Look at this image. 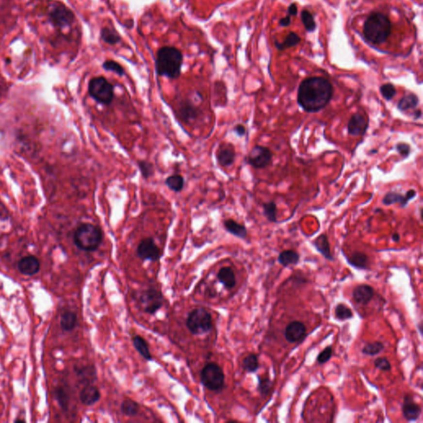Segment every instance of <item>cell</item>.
<instances>
[{"mask_svg":"<svg viewBox=\"0 0 423 423\" xmlns=\"http://www.w3.org/2000/svg\"><path fill=\"white\" fill-rule=\"evenodd\" d=\"M334 89L331 82L323 77H310L301 82L297 103L304 112L315 114L325 109L331 102Z\"/></svg>","mask_w":423,"mask_h":423,"instance_id":"1","label":"cell"},{"mask_svg":"<svg viewBox=\"0 0 423 423\" xmlns=\"http://www.w3.org/2000/svg\"><path fill=\"white\" fill-rule=\"evenodd\" d=\"M183 55L180 50L173 47H163L157 51L156 72L160 76L176 80L180 76Z\"/></svg>","mask_w":423,"mask_h":423,"instance_id":"2","label":"cell"},{"mask_svg":"<svg viewBox=\"0 0 423 423\" xmlns=\"http://www.w3.org/2000/svg\"><path fill=\"white\" fill-rule=\"evenodd\" d=\"M392 31L390 18L380 13L370 14L364 23V36L368 42L381 45L387 41Z\"/></svg>","mask_w":423,"mask_h":423,"instance_id":"3","label":"cell"},{"mask_svg":"<svg viewBox=\"0 0 423 423\" xmlns=\"http://www.w3.org/2000/svg\"><path fill=\"white\" fill-rule=\"evenodd\" d=\"M103 233L100 227L92 223H81L74 233V243L84 251H95L103 242Z\"/></svg>","mask_w":423,"mask_h":423,"instance_id":"4","label":"cell"},{"mask_svg":"<svg viewBox=\"0 0 423 423\" xmlns=\"http://www.w3.org/2000/svg\"><path fill=\"white\" fill-rule=\"evenodd\" d=\"M88 92L89 96L101 105H111L114 98V86L103 76L90 80Z\"/></svg>","mask_w":423,"mask_h":423,"instance_id":"5","label":"cell"},{"mask_svg":"<svg viewBox=\"0 0 423 423\" xmlns=\"http://www.w3.org/2000/svg\"><path fill=\"white\" fill-rule=\"evenodd\" d=\"M186 326L192 334L207 333L212 328L211 314L206 309L202 308L194 309L187 317Z\"/></svg>","mask_w":423,"mask_h":423,"instance_id":"6","label":"cell"},{"mask_svg":"<svg viewBox=\"0 0 423 423\" xmlns=\"http://www.w3.org/2000/svg\"><path fill=\"white\" fill-rule=\"evenodd\" d=\"M201 383L210 391L219 392L225 383L223 369L216 363H209L201 371Z\"/></svg>","mask_w":423,"mask_h":423,"instance_id":"7","label":"cell"},{"mask_svg":"<svg viewBox=\"0 0 423 423\" xmlns=\"http://www.w3.org/2000/svg\"><path fill=\"white\" fill-rule=\"evenodd\" d=\"M245 162L255 169L261 170L272 164L273 153L270 148L264 146L256 145L248 153Z\"/></svg>","mask_w":423,"mask_h":423,"instance_id":"8","label":"cell"},{"mask_svg":"<svg viewBox=\"0 0 423 423\" xmlns=\"http://www.w3.org/2000/svg\"><path fill=\"white\" fill-rule=\"evenodd\" d=\"M48 16L53 25L60 28L70 26L75 19L74 13L61 3H54L50 6Z\"/></svg>","mask_w":423,"mask_h":423,"instance_id":"9","label":"cell"},{"mask_svg":"<svg viewBox=\"0 0 423 423\" xmlns=\"http://www.w3.org/2000/svg\"><path fill=\"white\" fill-rule=\"evenodd\" d=\"M140 303L146 313L153 315L163 306V295L162 292L155 288H150L142 293Z\"/></svg>","mask_w":423,"mask_h":423,"instance_id":"10","label":"cell"},{"mask_svg":"<svg viewBox=\"0 0 423 423\" xmlns=\"http://www.w3.org/2000/svg\"><path fill=\"white\" fill-rule=\"evenodd\" d=\"M137 255L142 260L157 261L162 257V251L152 237H146L137 245Z\"/></svg>","mask_w":423,"mask_h":423,"instance_id":"11","label":"cell"},{"mask_svg":"<svg viewBox=\"0 0 423 423\" xmlns=\"http://www.w3.org/2000/svg\"><path fill=\"white\" fill-rule=\"evenodd\" d=\"M217 163L222 167H230L236 161V149L229 142H223L216 151Z\"/></svg>","mask_w":423,"mask_h":423,"instance_id":"12","label":"cell"},{"mask_svg":"<svg viewBox=\"0 0 423 423\" xmlns=\"http://www.w3.org/2000/svg\"><path fill=\"white\" fill-rule=\"evenodd\" d=\"M416 196H417V192L414 190H408L405 195L396 191H390L387 194H385L384 198L382 199V203L385 206H390L392 204L398 203L400 208L404 209L405 207L407 206L410 201L413 199Z\"/></svg>","mask_w":423,"mask_h":423,"instance_id":"13","label":"cell"},{"mask_svg":"<svg viewBox=\"0 0 423 423\" xmlns=\"http://www.w3.org/2000/svg\"><path fill=\"white\" fill-rule=\"evenodd\" d=\"M200 114V109L198 106L195 105L190 99H184L179 103L177 115L184 123H190L197 119Z\"/></svg>","mask_w":423,"mask_h":423,"instance_id":"14","label":"cell"},{"mask_svg":"<svg viewBox=\"0 0 423 423\" xmlns=\"http://www.w3.org/2000/svg\"><path fill=\"white\" fill-rule=\"evenodd\" d=\"M369 122L365 116L359 113H355L349 119L347 131L350 136L359 137L364 136L367 131Z\"/></svg>","mask_w":423,"mask_h":423,"instance_id":"15","label":"cell"},{"mask_svg":"<svg viewBox=\"0 0 423 423\" xmlns=\"http://www.w3.org/2000/svg\"><path fill=\"white\" fill-rule=\"evenodd\" d=\"M306 331L307 327L304 323L299 321H293L284 330V337L288 342L295 343L304 338Z\"/></svg>","mask_w":423,"mask_h":423,"instance_id":"16","label":"cell"},{"mask_svg":"<svg viewBox=\"0 0 423 423\" xmlns=\"http://www.w3.org/2000/svg\"><path fill=\"white\" fill-rule=\"evenodd\" d=\"M402 412L404 418L407 422H414L420 417L422 408L418 404L415 403L412 396L407 394L404 397V403L402 405Z\"/></svg>","mask_w":423,"mask_h":423,"instance_id":"17","label":"cell"},{"mask_svg":"<svg viewBox=\"0 0 423 423\" xmlns=\"http://www.w3.org/2000/svg\"><path fill=\"white\" fill-rule=\"evenodd\" d=\"M17 268L25 276H34L39 272L40 262L36 256H25L18 261Z\"/></svg>","mask_w":423,"mask_h":423,"instance_id":"18","label":"cell"},{"mask_svg":"<svg viewBox=\"0 0 423 423\" xmlns=\"http://www.w3.org/2000/svg\"><path fill=\"white\" fill-rule=\"evenodd\" d=\"M352 295L357 304L367 305L374 295V290L368 284H359L354 289Z\"/></svg>","mask_w":423,"mask_h":423,"instance_id":"19","label":"cell"},{"mask_svg":"<svg viewBox=\"0 0 423 423\" xmlns=\"http://www.w3.org/2000/svg\"><path fill=\"white\" fill-rule=\"evenodd\" d=\"M101 398L100 391L97 387L88 384L81 390L80 398L82 404L86 406H92L99 401Z\"/></svg>","mask_w":423,"mask_h":423,"instance_id":"20","label":"cell"},{"mask_svg":"<svg viewBox=\"0 0 423 423\" xmlns=\"http://www.w3.org/2000/svg\"><path fill=\"white\" fill-rule=\"evenodd\" d=\"M223 227L228 233L233 235L234 237H238L240 239H245L247 237L248 231L245 226L237 223L234 219H226L223 221Z\"/></svg>","mask_w":423,"mask_h":423,"instance_id":"21","label":"cell"},{"mask_svg":"<svg viewBox=\"0 0 423 423\" xmlns=\"http://www.w3.org/2000/svg\"><path fill=\"white\" fill-rule=\"evenodd\" d=\"M317 251L327 260H333V256L331 255V247L329 243L328 238L326 234H321L320 236L316 238L312 243Z\"/></svg>","mask_w":423,"mask_h":423,"instance_id":"22","label":"cell"},{"mask_svg":"<svg viewBox=\"0 0 423 423\" xmlns=\"http://www.w3.org/2000/svg\"><path fill=\"white\" fill-rule=\"evenodd\" d=\"M217 278L221 284H223L228 290L233 289L237 284V278L234 273L233 270L231 267L226 266L221 269L217 273Z\"/></svg>","mask_w":423,"mask_h":423,"instance_id":"23","label":"cell"},{"mask_svg":"<svg viewBox=\"0 0 423 423\" xmlns=\"http://www.w3.org/2000/svg\"><path fill=\"white\" fill-rule=\"evenodd\" d=\"M419 103L420 100L418 95H415L414 93H410L401 98V99L398 101L397 108L399 111L407 112L418 108Z\"/></svg>","mask_w":423,"mask_h":423,"instance_id":"24","label":"cell"},{"mask_svg":"<svg viewBox=\"0 0 423 423\" xmlns=\"http://www.w3.org/2000/svg\"><path fill=\"white\" fill-rule=\"evenodd\" d=\"M347 261L353 267L359 270H366L369 265V257L366 254L356 251L351 254L350 257H347Z\"/></svg>","mask_w":423,"mask_h":423,"instance_id":"25","label":"cell"},{"mask_svg":"<svg viewBox=\"0 0 423 423\" xmlns=\"http://www.w3.org/2000/svg\"><path fill=\"white\" fill-rule=\"evenodd\" d=\"M300 260V256L298 252L293 250H286L282 251L278 255V261L284 267H289L290 265H295L298 264Z\"/></svg>","mask_w":423,"mask_h":423,"instance_id":"26","label":"cell"},{"mask_svg":"<svg viewBox=\"0 0 423 423\" xmlns=\"http://www.w3.org/2000/svg\"><path fill=\"white\" fill-rule=\"evenodd\" d=\"M184 184L185 181L184 177L179 174H173L168 176L164 180V184L168 189L175 193H179L184 190Z\"/></svg>","mask_w":423,"mask_h":423,"instance_id":"27","label":"cell"},{"mask_svg":"<svg viewBox=\"0 0 423 423\" xmlns=\"http://www.w3.org/2000/svg\"><path fill=\"white\" fill-rule=\"evenodd\" d=\"M132 342H133L134 347L137 350V352L142 356L144 359L146 360H151L152 359V356L150 352V349L148 346L147 342L143 337L141 336H135L132 338Z\"/></svg>","mask_w":423,"mask_h":423,"instance_id":"28","label":"cell"},{"mask_svg":"<svg viewBox=\"0 0 423 423\" xmlns=\"http://www.w3.org/2000/svg\"><path fill=\"white\" fill-rule=\"evenodd\" d=\"M77 324V315L71 311H66L61 317V326L64 331H70Z\"/></svg>","mask_w":423,"mask_h":423,"instance_id":"29","label":"cell"},{"mask_svg":"<svg viewBox=\"0 0 423 423\" xmlns=\"http://www.w3.org/2000/svg\"><path fill=\"white\" fill-rule=\"evenodd\" d=\"M259 367V359L256 354L248 355L243 360V369L247 373H255Z\"/></svg>","mask_w":423,"mask_h":423,"instance_id":"30","label":"cell"},{"mask_svg":"<svg viewBox=\"0 0 423 423\" xmlns=\"http://www.w3.org/2000/svg\"><path fill=\"white\" fill-rule=\"evenodd\" d=\"M121 410L128 417H134L139 412L140 405L131 399H125L121 404Z\"/></svg>","mask_w":423,"mask_h":423,"instance_id":"31","label":"cell"},{"mask_svg":"<svg viewBox=\"0 0 423 423\" xmlns=\"http://www.w3.org/2000/svg\"><path fill=\"white\" fill-rule=\"evenodd\" d=\"M101 38L109 45H115L121 41V36L117 32L112 28H103L101 29Z\"/></svg>","mask_w":423,"mask_h":423,"instance_id":"32","label":"cell"},{"mask_svg":"<svg viewBox=\"0 0 423 423\" xmlns=\"http://www.w3.org/2000/svg\"><path fill=\"white\" fill-rule=\"evenodd\" d=\"M137 166H138L142 178L144 179H149L155 174V168H154L153 164L148 161H146V160L137 161Z\"/></svg>","mask_w":423,"mask_h":423,"instance_id":"33","label":"cell"},{"mask_svg":"<svg viewBox=\"0 0 423 423\" xmlns=\"http://www.w3.org/2000/svg\"><path fill=\"white\" fill-rule=\"evenodd\" d=\"M263 213L270 223H277V205L274 201L263 203Z\"/></svg>","mask_w":423,"mask_h":423,"instance_id":"34","label":"cell"},{"mask_svg":"<svg viewBox=\"0 0 423 423\" xmlns=\"http://www.w3.org/2000/svg\"><path fill=\"white\" fill-rule=\"evenodd\" d=\"M385 346L384 343L380 342H374L367 343L365 344V346L362 348V353L365 354L366 356L370 357H374L377 356L378 354L381 353L382 351H384Z\"/></svg>","mask_w":423,"mask_h":423,"instance_id":"35","label":"cell"},{"mask_svg":"<svg viewBox=\"0 0 423 423\" xmlns=\"http://www.w3.org/2000/svg\"><path fill=\"white\" fill-rule=\"evenodd\" d=\"M301 38L299 36L294 33H291L287 36L283 42H276V47L279 50H285L288 48L295 47L300 42Z\"/></svg>","mask_w":423,"mask_h":423,"instance_id":"36","label":"cell"},{"mask_svg":"<svg viewBox=\"0 0 423 423\" xmlns=\"http://www.w3.org/2000/svg\"><path fill=\"white\" fill-rule=\"evenodd\" d=\"M353 312L344 304H338L335 308V317L340 321L349 320L353 318Z\"/></svg>","mask_w":423,"mask_h":423,"instance_id":"37","label":"cell"},{"mask_svg":"<svg viewBox=\"0 0 423 423\" xmlns=\"http://www.w3.org/2000/svg\"><path fill=\"white\" fill-rule=\"evenodd\" d=\"M273 389V382L267 377H261L258 376V386L257 390L259 391L260 394L262 397H266L270 394L271 390Z\"/></svg>","mask_w":423,"mask_h":423,"instance_id":"38","label":"cell"},{"mask_svg":"<svg viewBox=\"0 0 423 423\" xmlns=\"http://www.w3.org/2000/svg\"><path fill=\"white\" fill-rule=\"evenodd\" d=\"M380 93H381L382 97L384 98L385 100H392L393 98L395 97L397 94V90L393 84L387 83V84H383L380 87Z\"/></svg>","mask_w":423,"mask_h":423,"instance_id":"39","label":"cell"},{"mask_svg":"<svg viewBox=\"0 0 423 423\" xmlns=\"http://www.w3.org/2000/svg\"><path fill=\"white\" fill-rule=\"evenodd\" d=\"M103 68L108 71L116 73L119 76H123L125 74V70L123 69V67L114 61H106L103 62Z\"/></svg>","mask_w":423,"mask_h":423,"instance_id":"40","label":"cell"},{"mask_svg":"<svg viewBox=\"0 0 423 423\" xmlns=\"http://www.w3.org/2000/svg\"><path fill=\"white\" fill-rule=\"evenodd\" d=\"M301 18H302L303 23L304 24V27L308 31H314L315 28H316V22H315L314 18L312 17V14H310V12L308 11V10H304L301 14Z\"/></svg>","mask_w":423,"mask_h":423,"instance_id":"41","label":"cell"},{"mask_svg":"<svg viewBox=\"0 0 423 423\" xmlns=\"http://www.w3.org/2000/svg\"><path fill=\"white\" fill-rule=\"evenodd\" d=\"M374 367L376 369L382 370V371H385V372H388V371H390V370H392V366H391L390 362L385 357H378V358H376L374 359Z\"/></svg>","mask_w":423,"mask_h":423,"instance_id":"42","label":"cell"},{"mask_svg":"<svg viewBox=\"0 0 423 423\" xmlns=\"http://www.w3.org/2000/svg\"><path fill=\"white\" fill-rule=\"evenodd\" d=\"M332 352H333V351H332V347H331V345L326 346V348L324 349L318 355L317 359V363L320 364V365H323V364H325L326 362L329 361L331 359V357H332Z\"/></svg>","mask_w":423,"mask_h":423,"instance_id":"43","label":"cell"},{"mask_svg":"<svg viewBox=\"0 0 423 423\" xmlns=\"http://www.w3.org/2000/svg\"><path fill=\"white\" fill-rule=\"evenodd\" d=\"M396 150L404 158H407L411 153V146L405 142H399L395 146Z\"/></svg>","mask_w":423,"mask_h":423,"instance_id":"44","label":"cell"},{"mask_svg":"<svg viewBox=\"0 0 423 423\" xmlns=\"http://www.w3.org/2000/svg\"><path fill=\"white\" fill-rule=\"evenodd\" d=\"M233 131L238 137H243L246 133V128L243 124H237V125L235 126Z\"/></svg>","mask_w":423,"mask_h":423,"instance_id":"45","label":"cell"},{"mask_svg":"<svg viewBox=\"0 0 423 423\" xmlns=\"http://www.w3.org/2000/svg\"><path fill=\"white\" fill-rule=\"evenodd\" d=\"M290 22H291V19H290V16H287L286 17H284V18H282L280 20V22H279V24L280 25L283 26V27H288V26L290 25Z\"/></svg>","mask_w":423,"mask_h":423,"instance_id":"46","label":"cell"},{"mask_svg":"<svg viewBox=\"0 0 423 423\" xmlns=\"http://www.w3.org/2000/svg\"><path fill=\"white\" fill-rule=\"evenodd\" d=\"M297 13H298V9H297L295 4L293 3V4L290 6V8H289V14L290 15H296Z\"/></svg>","mask_w":423,"mask_h":423,"instance_id":"47","label":"cell"},{"mask_svg":"<svg viewBox=\"0 0 423 423\" xmlns=\"http://www.w3.org/2000/svg\"><path fill=\"white\" fill-rule=\"evenodd\" d=\"M400 239H401V237H400V235H399L398 232H395V233L392 234V240L394 242V243H399Z\"/></svg>","mask_w":423,"mask_h":423,"instance_id":"48","label":"cell"},{"mask_svg":"<svg viewBox=\"0 0 423 423\" xmlns=\"http://www.w3.org/2000/svg\"><path fill=\"white\" fill-rule=\"evenodd\" d=\"M422 114H423L422 110H420V109H417V110L414 112V114H413L414 119H420L421 117H422Z\"/></svg>","mask_w":423,"mask_h":423,"instance_id":"49","label":"cell"}]
</instances>
